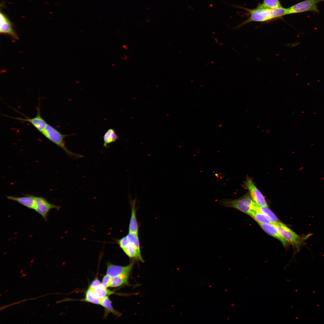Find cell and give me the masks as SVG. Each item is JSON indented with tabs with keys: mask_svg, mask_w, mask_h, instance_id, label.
Masks as SVG:
<instances>
[{
	"mask_svg": "<svg viewBox=\"0 0 324 324\" xmlns=\"http://www.w3.org/2000/svg\"><path fill=\"white\" fill-rule=\"evenodd\" d=\"M243 8L248 12L249 17L242 23L235 27V29L252 22H264L281 17L287 15V8L283 7L275 9H268L257 7L255 9H250L235 6Z\"/></svg>",
	"mask_w": 324,
	"mask_h": 324,
	"instance_id": "obj_1",
	"label": "cell"
},
{
	"mask_svg": "<svg viewBox=\"0 0 324 324\" xmlns=\"http://www.w3.org/2000/svg\"><path fill=\"white\" fill-rule=\"evenodd\" d=\"M218 204L224 207L236 209L250 216L253 211L258 209L259 206L253 200L249 193L234 200L229 199L220 200Z\"/></svg>",
	"mask_w": 324,
	"mask_h": 324,
	"instance_id": "obj_2",
	"label": "cell"
},
{
	"mask_svg": "<svg viewBox=\"0 0 324 324\" xmlns=\"http://www.w3.org/2000/svg\"><path fill=\"white\" fill-rule=\"evenodd\" d=\"M41 133L49 140L62 149L70 157L79 158L84 157L82 155L71 152L66 147L64 138L67 136L73 135V134H63L48 124Z\"/></svg>",
	"mask_w": 324,
	"mask_h": 324,
	"instance_id": "obj_3",
	"label": "cell"
},
{
	"mask_svg": "<svg viewBox=\"0 0 324 324\" xmlns=\"http://www.w3.org/2000/svg\"><path fill=\"white\" fill-rule=\"evenodd\" d=\"M281 236L287 242L296 246L302 245L310 236H300L280 222L273 224Z\"/></svg>",
	"mask_w": 324,
	"mask_h": 324,
	"instance_id": "obj_4",
	"label": "cell"
},
{
	"mask_svg": "<svg viewBox=\"0 0 324 324\" xmlns=\"http://www.w3.org/2000/svg\"><path fill=\"white\" fill-rule=\"evenodd\" d=\"M324 0H305L287 8V15L312 11L319 13L317 4Z\"/></svg>",
	"mask_w": 324,
	"mask_h": 324,
	"instance_id": "obj_5",
	"label": "cell"
},
{
	"mask_svg": "<svg viewBox=\"0 0 324 324\" xmlns=\"http://www.w3.org/2000/svg\"><path fill=\"white\" fill-rule=\"evenodd\" d=\"M60 208L59 206L49 202L44 197L35 196L34 209L46 221L47 220V216L50 210L55 209L58 210Z\"/></svg>",
	"mask_w": 324,
	"mask_h": 324,
	"instance_id": "obj_6",
	"label": "cell"
},
{
	"mask_svg": "<svg viewBox=\"0 0 324 324\" xmlns=\"http://www.w3.org/2000/svg\"><path fill=\"white\" fill-rule=\"evenodd\" d=\"M244 185L248 190L251 198L256 203L260 206L268 207L265 197L254 185L251 178L247 177L244 182Z\"/></svg>",
	"mask_w": 324,
	"mask_h": 324,
	"instance_id": "obj_7",
	"label": "cell"
},
{
	"mask_svg": "<svg viewBox=\"0 0 324 324\" xmlns=\"http://www.w3.org/2000/svg\"><path fill=\"white\" fill-rule=\"evenodd\" d=\"M0 16V34H8L14 39H18V36L14 30L13 24L7 16L1 11Z\"/></svg>",
	"mask_w": 324,
	"mask_h": 324,
	"instance_id": "obj_8",
	"label": "cell"
},
{
	"mask_svg": "<svg viewBox=\"0 0 324 324\" xmlns=\"http://www.w3.org/2000/svg\"><path fill=\"white\" fill-rule=\"evenodd\" d=\"M133 262L132 261L126 266H121L112 264L110 262L106 263V274L111 277H113L121 274L131 272L133 266Z\"/></svg>",
	"mask_w": 324,
	"mask_h": 324,
	"instance_id": "obj_9",
	"label": "cell"
},
{
	"mask_svg": "<svg viewBox=\"0 0 324 324\" xmlns=\"http://www.w3.org/2000/svg\"><path fill=\"white\" fill-rule=\"evenodd\" d=\"M37 114L36 116L32 118H13L23 122H27L30 123L39 132H40L43 131L47 124L46 122L42 118L40 115V105H39L37 108Z\"/></svg>",
	"mask_w": 324,
	"mask_h": 324,
	"instance_id": "obj_10",
	"label": "cell"
},
{
	"mask_svg": "<svg viewBox=\"0 0 324 324\" xmlns=\"http://www.w3.org/2000/svg\"><path fill=\"white\" fill-rule=\"evenodd\" d=\"M6 197L8 199L16 202L28 209H34L35 196L34 195L26 194L20 197L7 195Z\"/></svg>",
	"mask_w": 324,
	"mask_h": 324,
	"instance_id": "obj_11",
	"label": "cell"
},
{
	"mask_svg": "<svg viewBox=\"0 0 324 324\" xmlns=\"http://www.w3.org/2000/svg\"><path fill=\"white\" fill-rule=\"evenodd\" d=\"M129 199L131 208V215L129 225V232L138 234L139 226L136 217V199L135 198L133 200Z\"/></svg>",
	"mask_w": 324,
	"mask_h": 324,
	"instance_id": "obj_12",
	"label": "cell"
},
{
	"mask_svg": "<svg viewBox=\"0 0 324 324\" xmlns=\"http://www.w3.org/2000/svg\"><path fill=\"white\" fill-rule=\"evenodd\" d=\"M257 223L267 233L280 241L284 246L287 245V242L281 236L276 228L273 224L260 222Z\"/></svg>",
	"mask_w": 324,
	"mask_h": 324,
	"instance_id": "obj_13",
	"label": "cell"
},
{
	"mask_svg": "<svg viewBox=\"0 0 324 324\" xmlns=\"http://www.w3.org/2000/svg\"><path fill=\"white\" fill-rule=\"evenodd\" d=\"M122 250L132 261H140L142 262H144L141 251L139 250L133 244L130 243L127 247Z\"/></svg>",
	"mask_w": 324,
	"mask_h": 324,
	"instance_id": "obj_14",
	"label": "cell"
},
{
	"mask_svg": "<svg viewBox=\"0 0 324 324\" xmlns=\"http://www.w3.org/2000/svg\"><path fill=\"white\" fill-rule=\"evenodd\" d=\"M131 272L124 273L111 278L109 287L116 288L128 285Z\"/></svg>",
	"mask_w": 324,
	"mask_h": 324,
	"instance_id": "obj_15",
	"label": "cell"
},
{
	"mask_svg": "<svg viewBox=\"0 0 324 324\" xmlns=\"http://www.w3.org/2000/svg\"><path fill=\"white\" fill-rule=\"evenodd\" d=\"M112 303L108 296H106L101 299L100 305L103 307L104 310V317H106L110 313L116 317H119L122 315L121 313L114 308Z\"/></svg>",
	"mask_w": 324,
	"mask_h": 324,
	"instance_id": "obj_16",
	"label": "cell"
},
{
	"mask_svg": "<svg viewBox=\"0 0 324 324\" xmlns=\"http://www.w3.org/2000/svg\"><path fill=\"white\" fill-rule=\"evenodd\" d=\"M119 138V136L114 129L112 128L108 129L103 136L104 147L108 148V145L115 142Z\"/></svg>",
	"mask_w": 324,
	"mask_h": 324,
	"instance_id": "obj_17",
	"label": "cell"
},
{
	"mask_svg": "<svg viewBox=\"0 0 324 324\" xmlns=\"http://www.w3.org/2000/svg\"><path fill=\"white\" fill-rule=\"evenodd\" d=\"M81 301L100 305L101 299L97 296L93 289L89 286L85 292V298Z\"/></svg>",
	"mask_w": 324,
	"mask_h": 324,
	"instance_id": "obj_18",
	"label": "cell"
},
{
	"mask_svg": "<svg viewBox=\"0 0 324 324\" xmlns=\"http://www.w3.org/2000/svg\"><path fill=\"white\" fill-rule=\"evenodd\" d=\"M250 216H252L257 222L273 224L270 218L260 211L259 206L258 209L252 212Z\"/></svg>",
	"mask_w": 324,
	"mask_h": 324,
	"instance_id": "obj_19",
	"label": "cell"
},
{
	"mask_svg": "<svg viewBox=\"0 0 324 324\" xmlns=\"http://www.w3.org/2000/svg\"><path fill=\"white\" fill-rule=\"evenodd\" d=\"M259 7L268 9H275L282 7L279 0H263Z\"/></svg>",
	"mask_w": 324,
	"mask_h": 324,
	"instance_id": "obj_20",
	"label": "cell"
},
{
	"mask_svg": "<svg viewBox=\"0 0 324 324\" xmlns=\"http://www.w3.org/2000/svg\"><path fill=\"white\" fill-rule=\"evenodd\" d=\"M93 289L97 296L101 299L114 293L101 285Z\"/></svg>",
	"mask_w": 324,
	"mask_h": 324,
	"instance_id": "obj_21",
	"label": "cell"
},
{
	"mask_svg": "<svg viewBox=\"0 0 324 324\" xmlns=\"http://www.w3.org/2000/svg\"><path fill=\"white\" fill-rule=\"evenodd\" d=\"M259 208L261 212L270 218L273 224L280 222L275 214L268 208V207L259 206Z\"/></svg>",
	"mask_w": 324,
	"mask_h": 324,
	"instance_id": "obj_22",
	"label": "cell"
},
{
	"mask_svg": "<svg viewBox=\"0 0 324 324\" xmlns=\"http://www.w3.org/2000/svg\"><path fill=\"white\" fill-rule=\"evenodd\" d=\"M127 236L129 239L130 243L134 244L139 250L141 251L138 234L129 232Z\"/></svg>",
	"mask_w": 324,
	"mask_h": 324,
	"instance_id": "obj_23",
	"label": "cell"
},
{
	"mask_svg": "<svg viewBox=\"0 0 324 324\" xmlns=\"http://www.w3.org/2000/svg\"><path fill=\"white\" fill-rule=\"evenodd\" d=\"M120 247L122 249H124L130 244V242L127 236H124L121 238L116 240Z\"/></svg>",
	"mask_w": 324,
	"mask_h": 324,
	"instance_id": "obj_24",
	"label": "cell"
},
{
	"mask_svg": "<svg viewBox=\"0 0 324 324\" xmlns=\"http://www.w3.org/2000/svg\"><path fill=\"white\" fill-rule=\"evenodd\" d=\"M111 278V277L106 274L103 277L101 282V285L106 288L109 287Z\"/></svg>",
	"mask_w": 324,
	"mask_h": 324,
	"instance_id": "obj_25",
	"label": "cell"
},
{
	"mask_svg": "<svg viewBox=\"0 0 324 324\" xmlns=\"http://www.w3.org/2000/svg\"><path fill=\"white\" fill-rule=\"evenodd\" d=\"M101 285V282L100 280L97 278H96L92 281L89 286L94 289Z\"/></svg>",
	"mask_w": 324,
	"mask_h": 324,
	"instance_id": "obj_26",
	"label": "cell"
}]
</instances>
